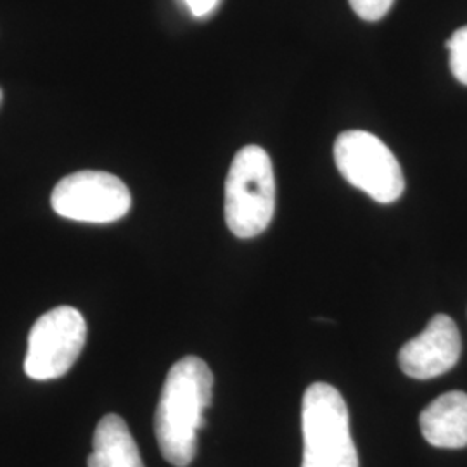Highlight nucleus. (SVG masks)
I'll return each mask as SVG.
<instances>
[{
    "label": "nucleus",
    "instance_id": "f257e3e1",
    "mask_svg": "<svg viewBox=\"0 0 467 467\" xmlns=\"http://www.w3.org/2000/svg\"><path fill=\"white\" fill-rule=\"evenodd\" d=\"M213 399V374L200 357L189 355L168 370L154 416L158 447L171 466L187 467L196 457L198 431Z\"/></svg>",
    "mask_w": 467,
    "mask_h": 467
},
{
    "label": "nucleus",
    "instance_id": "f03ea898",
    "mask_svg": "<svg viewBox=\"0 0 467 467\" xmlns=\"http://www.w3.org/2000/svg\"><path fill=\"white\" fill-rule=\"evenodd\" d=\"M301 430V467H358L348 407L331 384L314 383L305 391Z\"/></svg>",
    "mask_w": 467,
    "mask_h": 467
},
{
    "label": "nucleus",
    "instance_id": "7ed1b4c3",
    "mask_svg": "<svg viewBox=\"0 0 467 467\" xmlns=\"http://www.w3.org/2000/svg\"><path fill=\"white\" fill-rule=\"evenodd\" d=\"M275 212V179L267 150L244 146L234 156L225 182V220L241 239L256 237Z\"/></svg>",
    "mask_w": 467,
    "mask_h": 467
},
{
    "label": "nucleus",
    "instance_id": "20e7f679",
    "mask_svg": "<svg viewBox=\"0 0 467 467\" xmlns=\"http://www.w3.org/2000/svg\"><path fill=\"white\" fill-rule=\"evenodd\" d=\"M334 161L351 185L378 202H395L405 191L399 160L376 135L364 130L343 132L334 144Z\"/></svg>",
    "mask_w": 467,
    "mask_h": 467
},
{
    "label": "nucleus",
    "instance_id": "39448f33",
    "mask_svg": "<svg viewBox=\"0 0 467 467\" xmlns=\"http://www.w3.org/2000/svg\"><path fill=\"white\" fill-rule=\"evenodd\" d=\"M87 337L85 318L73 306H57L36 320L28 336L25 372L35 381L65 376L78 360Z\"/></svg>",
    "mask_w": 467,
    "mask_h": 467
},
{
    "label": "nucleus",
    "instance_id": "423d86ee",
    "mask_svg": "<svg viewBox=\"0 0 467 467\" xmlns=\"http://www.w3.org/2000/svg\"><path fill=\"white\" fill-rule=\"evenodd\" d=\"M52 210L59 217L111 223L125 217L132 206L129 187L106 171H77L54 187L50 196Z\"/></svg>",
    "mask_w": 467,
    "mask_h": 467
},
{
    "label": "nucleus",
    "instance_id": "0eeeda50",
    "mask_svg": "<svg viewBox=\"0 0 467 467\" xmlns=\"http://www.w3.org/2000/svg\"><path fill=\"white\" fill-rule=\"evenodd\" d=\"M462 351L461 334L453 318L438 314L426 329L407 341L399 353L400 368L414 379H433L457 366Z\"/></svg>",
    "mask_w": 467,
    "mask_h": 467
},
{
    "label": "nucleus",
    "instance_id": "6e6552de",
    "mask_svg": "<svg viewBox=\"0 0 467 467\" xmlns=\"http://www.w3.org/2000/svg\"><path fill=\"white\" fill-rule=\"evenodd\" d=\"M426 441L438 449H464L467 445V393L449 391L431 401L419 418Z\"/></svg>",
    "mask_w": 467,
    "mask_h": 467
},
{
    "label": "nucleus",
    "instance_id": "1a4fd4ad",
    "mask_svg": "<svg viewBox=\"0 0 467 467\" xmlns=\"http://www.w3.org/2000/svg\"><path fill=\"white\" fill-rule=\"evenodd\" d=\"M87 467H146L127 422L117 414L100 419Z\"/></svg>",
    "mask_w": 467,
    "mask_h": 467
},
{
    "label": "nucleus",
    "instance_id": "9d476101",
    "mask_svg": "<svg viewBox=\"0 0 467 467\" xmlns=\"http://www.w3.org/2000/svg\"><path fill=\"white\" fill-rule=\"evenodd\" d=\"M451 52V69L453 77L462 85H467V25L453 32L447 42Z\"/></svg>",
    "mask_w": 467,
    "mask_h": 467
},
{
    "label": "nucleus",
    "instance_id": "9b49d317",
    "mask_svg": "<svg viewBox=\"0 0 467 467\" xmlns=\"http://www.w3.org/2000/svg\"><path fill=\"white\" fill-rule=\"evenodd\" d=\"M395 0H350L355 15L366 21H379L388 15Z\"/></svg>",
    "mask_w": 467,
    "mask_h": 467
},
{
    "label": "nucleus",
    "instance_id": "f8f14e48",
    "mask_svg": "<svg viewBox=\"0 0 467 467\" xmlns=\"http://www.w3.org/2000/svg\"><path fill=\"white\" fill-rule=\"evenodd\" d=\"M184 2L194 16L204 17L215 11L220 0H184Z\"/></svg>",
    "mask_w": 467,
    "mask_h": 467
},
{
    "label": "nucleus",
    "instance_id": "ddd939ff",
    "mask_svg": "<svg viewBox=\"0 0 467 467\" xmlns=\"http://www.w3.org/2000/svg\"><path fill=\"white\" fill-rule=\"evenodd\" d=\"M0 100H2V90H0Z\"/></svg>",
    "mask_w": 467,
    "mask_h": 467
}]
</instances>
